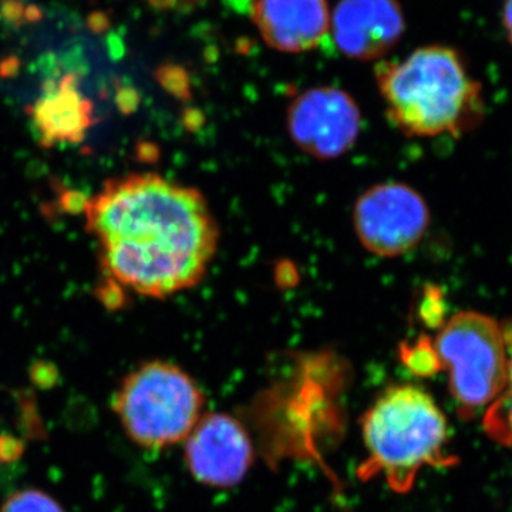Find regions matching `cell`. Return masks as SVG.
<instances>
[{
  "instance_id": "6da1fadb",
  "label": "cell",
  "mask_w": 512,
  "mask_h": 512,
  "mask_svg": "<svg viewBox=\"0 0 512 512\" xmlns=\"http://www.w3.org/2000/svg\"><path fill=\"white\" fill-rule=\"evenodd\" d=\"M84 215L104 274L138 295L167 298L192 288L217 254L220 231L204 195L161 175L107 181Z\"/></svg>"
},
{
  "instance_id": "7a4b0ae2",
  "label": "cell",
  "mask_w": 512,
  "mask_h": 512,
  "mask_svg": "<svg viewBox=\"0 0 512 512\" xmlns=\"http://www.w3.org/2000/svg\"><path fill=\"white\" fill-rule=\"evenodd\" d=\"M387 116L410 137L461 136L484 119L481 84L457 50L427 46L377 66Z\"/></svg>"
},
{
  "instance_id": "3957f363",
  "label": "cell",
  "mask_w": 512,
  "mask_h": 512,
  "mask_svg": "<svg viewBox=\"0 0 512 512\" xmlns=\"http://www.w3.org/2000/svg\"><path fill=\"white\" fill-rule=\"evenodd\" d=\"M367 458L359 468L363 480L383 477L393 491H412L426 467H450L448 424L436 400L414 384L387 387L362 419Z\"/></svg>"
},
{
  "instance_id": "277c9868",
  "label": "cell",
  "mask_w": 512,
  "mask_h": 512,
  "mask_svg": "<svg viewBox=\"0 0 512 512\" xmlns=\"http://www.w3.org/2000/svg\"><path fill=\"white\" fill-rule=\"evenodd\" d=\"M205 396L185 370L154 360L130 373L114 393L113 409L124 431L147 450L187 440L204 416Z\"/></svg>"
},
{
  "instance_id": "5b68a950",
  "label": "cell",
  "mask_w": 512,
  "mask_h": 512,
  "mask_svg": "<svg viewBox=\"0 0 512 512\" xmlns=\"http://www.w3.org/2000/svg\"><path fill=\"white\" fill-rule=\"evenodd\" d=\"M450 392L463 419L493 404L508 384V356L501 323L480 312H458L433 340Z\"/></svg>"
},
{
  "instance_id": "8992f818",
  "label": "cell",
  "mask_w": 512,
  "mask_h": 512,
  "mask_svg": "<svg viewBox=\"0 0 512 512\" xmlns=\"http://www.w3.org/2000/svg\"><path fill=\"white\" fill-rule=\"evenodd\" d=\"M430 211L423 197L402 183L377 184L360 195L353 225L367 251L393 258L412 251L426 234Z\"/></svg>"
},
{
  "instance_id": "52a82bcc",
  "label": "cell",
  "mask_w": 512,
  "mask_h": 512,
  "mask_svg": "<svg viewBox=\"0 0 512 512\" xmlns=\"http://www.w3.org/2000/svg\"><path fill=\"white\" fill-rule=\"evenodd\" d=\"M289 136L316 160H335L355 146L362 113L350 94L335 87H315L296 96L286 114Z\"/></svg>"
},
{
  "instance_id": "ba28073f",
  "label": "cell",
  "mask_w": 512,
  "mask_h": 512,
  "mask_svg": "<svg viewBox=\"0 0 512 512\" xmlns=\"http://www.w3.org/2000/svg\"><path fill=\"white\" fill-rule=\"evenodd\" d=\"M185 443V463L195 480L228 488L247 476L254 444L241 421L225 413L201 417Z\"/></svg>"
},
{
  "instance_id": "9c48e42d",
  "label": "cell",
  "mask_w": 512,
  "mask_h": 512,
  "mask_svg": "<svg viewBox=\"0 0 512 512\" xmlns=\"http://www.w3.org/2000/svg\"><path fill=\"white\" fill-rule=\"evenodd\" d=\"M404 32L397 0H340L333 12L332 33L343 55L375 60L389 53Z\"/></svg>"
},
{
  "instance_id": "30bf717a",
  "label": "cell",
  "mask_w": 512,
  "mask_h": 512,
  "mask_svg": "<svg viewBox=\"0 0 512 512\" xmlns=\"http://www.w3.org/2000/svg\"><path fill=\"white\" fill-rule=\"evenodd\" d=\"M251 12L265 42L281 52L315 49L330 28L326 0H255Z\"/></svg>"
},
{
  "instance_id": "8fae6325",
  "label": "cell",
  "mask_w": 512,
  "mask_h": 512,
  "mask_svg": "<svg viewBox=\"0 0 512 512\" xmlns=\"http://www.w3.org/2000/svg\"><path fill=\"white\" fill-rule=\"evenodd\" d=\"M33 126L45 147L80 143L93 124V104L79 90V76L47 80L43 96L30 109Z\"/></svg>"
},
{
  "instance_id": "7c38bea8",
  "label": "cell",
  "mask_w": 512,
  "mask_h": 512,
  "mask_svg": "<svg viewBox=\"0 0 512 512\" xmlns=\"http://www.w3.org/2000/svg\"><path fill=\"white\" fill-rule=\"evenodd\" d=\"M508 356V384L501 396L485 409L483 426L494 443L512 448V318L501 323Z\"/></svg>"
},
{
  "instance_id": "4fadbf2b",
  "label": "cell",
  "mask_w": 512,
  "mask_h": 512,
  "mask_svg": "<svg viewBox=\"0 0 512 512\" xmlns=\"http://www.w3.org/2000/svg\"><path fill=\"white\" fill-rule=\"evenodd\" d=\"M400 359L414 376H436L443 370L433 340L426 335H421L413 343H403L400 346Z\"/></svg>"
},
{
  "instance_id": "5bb4252c",
  "label": "cell",
  "mask_w": 512,
  "mask_h": 512,
  "mask_svg": "<svg viewBox=\"0 0 512 512\" xmlns=\"http://www.w3.org/2000/svg\"><path fill=\"white\" fill-rule=\"evenodd\" d=\"M2 512H64L50 495L39 490H23L10 495Z\"/></svg>"
},
{
  "instance_id": "9a60e30c",
  "label": "cell",
  "mask_w": 512,
  "mask_h": 512,
  "mask_svg": "<svg viewBox=\"0 0 512 512\" xmlns=\"http://www.w3.org/2000/svg\"><path fill=\"white\" fill-rule=\"evenodd\" d=\"M158 80L173 93L188 92V79L181 67L167 66L158 70Z\"/></svg>"
},
{
  "instance_id": "2e32d148",
  "label": "cell",
  "mask_w": 512,
  "mask_h": 512,
  "mask_svg": "<svg viewBox=\"0 0 512 512\" xmlns=\"http://www.w3.org/2000/svg\"><path fill=\"white\" fill-rule=\"evenodd\" d=\"M0 18L8 25L19 28L25 23V6L20 0H2L0 2Z\"/></svg>"
},
{
  "instance_id": "e0dca14e",
  "label": "cell",
  "mask_w": 512,
  "mask_h": 512,
  "mask_svg": "<svg viewBox=\"0 0 512 512\" xmlns=\"http://www.w3.org/2000/svg\"><path fill=\"white\" fill-rule=\"evenodd\" d=\"M111 25V20L109 15L106 12H101V10H96V12L90 13L87 16V26L92 30L96 35H101V33L107 32Z\"/></svg>"
},
{
  "instance_id": "ac0fdd59",
  "label": "cell",
  "mask_w": 512,
  "mask_h": 512,
  "mask_svg": "<svg viewBox=\"0 0 512 512\" xmlns=\"http://www.w3.org/2000/svg\"><path fill=\"white\" fill-rule=\"evenodd\" d=\"M503 23L505 32L512 45V0H505L503 8Z\"/></svg>"
},
{
  "instance_id": "d6986e66",
  "label": "cell",
  "mask_w": 512,
  "mask_h": 512,
  "mask_svg": "<svg viewBox=\"0 0 512 512\" xmlns=\"http://www.w3.org/2000/svg\"><path fill=\"white\" fill-rule=\"evenodd\" d=\"M43 19V10L37 5H28L25 8V22L39 23Z\"/></svg>"
},
{
  "instance_id": "ffe728a7",
  "label": "cell",
  "mask_w": 512,
  "mask_h": 512,
  "mask_svg": "<svg viewBox=\"0 0 512 512\" xmlns=\"http://www.w3.org/2000/svg\"><path fill=\"white\" fill-rule=\"evenodd\" d=\"M150 3L158 9H167L174 5L175 0H150Z\"/></svg>"
},
{
  "instance_id": "44dd1931",
  "label": "cell",
  "mask_w": 512,
  "mask_h": 512,
  "mask_svg": "<svg viewBox=\"0 0 512 512\" xmlns=\"http://www.w3.org/2000/svg\"><path fill=\"white\" fill-rule=\"evenodd\" d=\"M232 3H234L235 6H238L239 9L242 8V6L248 5L249 0H231Z\"/></svg>"
}]
</instances>
